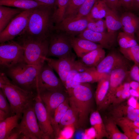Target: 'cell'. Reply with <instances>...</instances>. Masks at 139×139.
Listing matches in <instances>:
<instances>
[{"label": "cell", "mask_w": 139, "mask_h": 139, "mask_svg": "<svg viewBox=\"0 0 139 139\" xmlns=\"http://www.w3.org/2000/svg\"><path fill=\"white\" fill-rule=\"evenodd\" d=\"M55 10L54 7L45 5L34 8L26 28L19 35L37 39H49L55 29Z\"/></svg>", "instance_id": "1"}, {"label": "cell", "mask_w": 139, "mask_h": 139, "mask_svg": "<svg viewBox=\"0 0 139 139\" xmlns=\"http://www.w3.org/2000/svg\"><path fill=\"white\" fill-rule=\"evenodd\" d=\"M42 66L30 65L24 61L4 70L3 72L14 83L37 94V77Z\"/></svg>", "instance_id": "2"}, {"label": "cell", "mask_w": 139, "mask_h": 139, "mask_svg": "<svg viewBox=\"0 0 139 139\" xmlns=\"http://www.w3.org/2000/svg\"><path fill=\"white\" fill-rule=\"evenodd\" d=\"M70 106L76 111L79 128L86 125L92 106L93 94L88 83H83L74 88L68 95Z\"/></svg>", "instance_id": "3"}, {"label": "cell", "mask_w": 139, "mask_h": 139, "mask_svg": "<svg viewBox=\"0 0 139 139\" xmlns=\"http://www.w3.org/2000/svg\"><path fill=\"white\" fill-rule=\"evenodd\" d=\"M0 88L3 90L9 102L12 116L18 114L22 116L25 109L34 101L37 94L23 89L7 77L3 81Z\"/></svg>", "instance_id": "4"}, {"label": "cell", "mask_w": 139, "mask_h": 139, "mask_svg": "<svg viewBox=\"0 0 139 139\" xmlns=\"http://www.w3.org/2000/svg\"><path fill=\"white\" fill-rule=\"evenodd\" d=\"M16 38L15 40L23 48L25 62L30 65L42 66L48 52L49 39H37L21 35Z\"/></svg>", "instance_id": "5"}, {"label": "cell", "mask_w": 139, "mask_h": 139, "mask_svg": "<svg viewBox=\"0 0 139 139\" xmlns=\"http://www.w3.org/2000/svg\"><path fill=\"white\" fill-rule=\"evenodd\" d=\"M34 104V101L25 108L21 121L17 127L20 135V139H48L40 129L35 113Z\"/></svg>", "instance_id": "6"}, {"label": "cell", "mask_w": 139, "mask_h": 139, "mask_svg": "<svg viewBox=\"0 0 139 139\" xmlns=\"http://www.w3.org/2000/svg\"><path fill=\"white\" fill-rule=\"evenodd\" d=\"M72 37L65 32L55 29L49 38L47 57H55L61 58L73 54L72 51Z\"/></svg>", "instance_id": "7"}, {"label": "cell", "mask_w": 139, "mask_h": 139, "mask_svg": "<svg viewBox=\"0 0 139 139\" xmlns=\"http://www.w3.org/2000/svg\"><path fill=\"white\" fill-rule=\"evenodd\" d=\"M24 61L23 48L16 40L0 43V66L3 70Z\"/></svg>", "instance_id": "8"}, {"label": "cell", "mask_w": 139, "mask_h": 139, "mask_svg": "<svg viewBox=\"0 0 139 139\" xmlns=\"http://www.w3.org/2000/svg\"><path fill=\"white\" fill-rule=\"evenodd\" d=\"M33 9L24 10L14 18L0 33V43L14 40L26 28Z\"/></svg>", "instance_id": "9"}, {"label": "cell", "mask_w": 139, "mask_h": 139, "mask_svg": "<svg viewBox=\"0 0 139 139\" xmlns=\"http://www.w3.org/2000/svg\"><path fill=\"white\" fill-rule=\"evenodd\" d=\"M37 91L66 90L60 80L54 73L53 69L46 62L41 67L37 77Z\"/></svg>", "instance_id": "10"}, {"label": "cell", "mask_w": 139, "mask_h": 139, "mask_svg": "<svg viewBox=\"0 0 139 139\" xmlns=\"http://www.w3.org/2000/svg\"><path fill=\"white\" fill-rule=\"evenodd\" d=\"M37 93L45 107L50 121L56 109L68 97L66 90H45Z\"/></svg>", "instance_id": "11"}, {"label": "cell", "mask_w": 139, "mask_h": 139, "mask_svg": "<svg viewBox=\"0 0 139 139\" xmlns=\"http://www.w3.org/2000/svg\"><path fill=\"white\" fill-rule=\"evenodd\" d=\"M74 54L64 58L54 59L47 57L45 61L57 73L64 86L69 72L77 69V60Z\"/></svg>", "instance_id": "12"}, {"label": "cell", "mask_w": 139, "mask_h": 139, "mask_svg": "<svg viewBox=\"0 0 139 139\" xmlns=\"http://www.w3.org/2000/svg\"><path fill=\"white\" fill-rule=\"evenodd\" d=\"M34 106L35 113L41 131L48 139L55 138L47 110L38 93L35 98Z\"/></svg>", "instance_id": "13"}, {"label": "cell", "mask_w": 139, "mask_h": 139, "mask_svg": "<svg viewBox=\"0 0 139 139\" xmlns=\"http://www.w3.org/2000/svg\"><path fill=\"white\" fill-rule=\"evenodd\" d=\"M91 19L88 16L77 19L65 18L56 25L55 29L75 37L86 29Z\"/></svg>", "instance_id": "14"}, {"label": "cell", "mask_w": 139, "mask_h": 139, "mask_svg": "<svg viewBox=\"0 0 139 139\" xmlns=\"http://www.w3.org/2000/svg\"><path fill=\"white\" fill-rule=\"evenodd\" d=\"M115 34L107 32H99L86 29L77 36V37L89 40L100 45L103 48H109L115 40Z\"/></svg>", "instance_id": "15"}, {"label": "cell", "mask_w": 139, "mask_h": 139, "mask_svg": "<svg viewBox=\"0 0 139 139\" xmlns=\"http://www.w3.org/2000/svg\"><path fill=\"white\" fill-rule=\"evenodd\" d=\"M127 62L121 55L112 53L105 56L96 67V70L102 73H108L109 72L118 68H125Z\"/></svg>", "instance_id": "16"}, {"label": "cell", "mask_w": 139, "mask_h": 139, "mask_svg": "<svg viewBox=\"0 0 139 139\" xmlns=\"http://www.w3.org/2000/svg\"><path fill=\"white\" fill-rule=\"evenodd\" d=\"M126 74L125 68H116L110 72L109 75V89L102 105V109L111 103L117 88L121 84Z\"/></svg>", "instance_id": "17"}, {"label": "cell", "mask_w": 139, "mask_h": 139, "mask_svg": "<svg viewBox=\"0 0 139 139\" xmlns=\"http://www.w3.org/2000/svg\"><path fill=\"white\" fill-rule=\"evenodd\" d=\"M71 42L72 48L76 56L80 58L92 50L102 48L99 44L77 37H72Z\"/></svg>", "instance_id": "18"}, {"label": "cell", "mask_w": 139, "mask_h": 139, "mask_svg": "<svg viewBox=\"0 0 139 139\" xmlns=\"http://www.w3.org/2000/svg\"><path fill=\"white\" fill-rule=\"evenodd\" d=\"M105 51L100 47L87 53L80 58L79 61L84 66L88 68H94L105 56Z\"/></svg>", "instance_id": "19"}, {"label": "cell", "mask_w": 139, "mask_h": 139, "mask_svg": "<svg viewBox=\"0 0 139 139\" xmlns=\"http://www.w3.org/2000/svg\"><path fill=\"white\" fill-rule=\"evenodd\" d=\"M120 18L123 32L134 36L139 29L138 18L132 13L127 12L123 13Z\"/></svg>", "instance_id": "20"}, {"label": "cell", "mask_w": 139, "mask_h": 139, "mask_svg": "<svg viewBox=\"0 0 139 139\" xmlns=\"http://www.w3.org/2000/svg\"><path fill=\"white\" fill-rule=\"evenodd\" d=\"M109 75L98 72L94 68H90L82 72L79 73L74 76V80L81 83H88L98 82Z\"/></svg>", "instance_id": "21"}, {"label": "cell", "mask_w": 139, "mask_h": 139, "mask_svg": "<svg viewBox=\"0 0 139 139\" xmlns=\"http://www.w3.org/2000/svg\"><path fill=\"white\" fill-rule=\"evenodd\" d=\"M68 97L55 110L53 116L50 120L55 138H57L60 129L59 123L66 111L70 107Z\"/></svg>", "instance_id": "22"}, {"label": "cell", "mask_w": 139, "mask_h": 139, "mask_svg": "<svg viewBox=\"0 0 139 139\" xmlns=\"http://www.w3.org/2000/svg\"><path fill=\"white\" fill-rule=\"evenodd\" d=\"M22 117L16 114L0 121V139H7L12 130L18 126V121Z\"/></svg>", "instance_id": "23"}, {"label": "cell", "mask_w": 139, "mask_h": 139, "mask_svg": "<svg viewBox=\"0 0 139 139\" xmlns=\"http://www.w3.org/2000/svg\"><path fill=\"white\" fill-rule=\"evenodd\" d=\"M24 10L0 5V33L6 28L12 20Z\"/></svg>", "instance_id": "24"}, {"label": "cell", "mask_w": 139, "mask_h": 139, "mask_svg": "<svg viewBox=\"0 0 139 139\" xmlns=\"http://www.w3.org/2000/svg\"><path fill=\"white\" fill-rule=\"evenodd\" d=\"M90 121L95 131L96 139H101L104 137L108 138L105 124L98 111H94L91 113Z\"/></svg>", "instance_id": "25"}, {"label": "cell", "mask_w": 139, "mask_h": 139, "mask_svg": "<svg viewBox=\"0 0 139 139\" xmlns=\"http://www.w3.org/2000/svg\"><path fill=\"white\" fill-rule=\"evenodd\" d=\"M44 5H45L33 0H0V5L23 10L33 9Z\"/></svg>", "instance_id": "26"}, {"label": "cell", "mask_w": 139, "mask_h": 139, "mask_svg": "<svg viewBox=\"0 0 139 139\" xmlns=\"http://www.w3.org/2000/svg\"><path fill=\"white\" fill-rule=\"evenodd\" d=\"M115 11L108 7L105 17L108 32L112 34H115L122 27L120 18Z\"/></svg>", "instance_id": "27"}, {"label": "cell", "mask_w": 139, "mask_h": 139, "mask_svg": "<svg viewBox=\"0 0 139 139\" xmlns=\"http://www.w3.org/2000/svg\"><path fill=\"white\" fill-rule=\"evenodd\" d=\"M98 82L95 92V99L98 109H101L109 89V75Z\"/></svg>", "instance_id": "28"}, {"label": "cell", "mask_w": 139, "mask_h": 139, "mask_svg": "<svg viewBox=\"0 0 139 139\" xmlns=\"http://www.w3.org/2000/svg\"><path fill=\"white\" fill-rule=\"evenodd\" d=\"M115 113L118 118L125 117L132 121L139 120V109L129 106L121 105L115 109Z\"/></svg>", "instance_id": "29"}, {"label": "cell", "mask_w": 139, "mask_h": 139, "mask_svg": "<svg viewBox=\"0 0 139 139\" xmlns=\"http://www.w3.org/2000/svg\"><path fill=\"white\" fill-rule=\"evenodd\" d=\"M70 125L74 126L76 128H79L77 114L70 106L60 120L59 126L61 130L64 126Z\"/></svg>", "instance_id": "30"}, {"label": "cell", "mask_w": 139, "mask_h": 139, "mask_svg": "<svg viewBox=\"0 0 139 139\" xmlns=\"http://www.w3.org/2000/svg\"><path fill=\"white\" fill-rule=\"evenodd\" d=\"M108 7L104 0H98L95 4L88 16L92 19H102L106 16Z\"/></svg>", "instance_id": "31"}, {"label": "cell", "mask_w": 139, "mask_h": 139, "mask_svg": "<svg viewBox=\"0 0 139 139\" xmlns=\"http://www.w3.org/2000/svg\"><path fill=\"white\" fill-rule=\"evenodd\" d=\"M108 138L111 139H128L124 133H121L113 120H109L105 124Z\"/></svg>", "instance_id": "32"}, {"label": "cell", "mask_w": 139, "mask_h": 139, "mask_svg": "<svg viewBox=\"0 0 139 139\" xmlns=\"http://www.w3.org/2000/svg\"><path fill=\"white\" fill-rule=\"evenodd\" d=\"M69 0H56L54 15L55 26L60 23L64 18L66 9Z\"/></svg>", "instance_id": "33"}, {"label": "cell", "mask_w": 139, "mask_h": 139, "mask_svg": "<svg viewBox=\"0 0 139 139\" xmlns=\"http://www.w3.org/2000/svg\"><path fill=\"white\" fill-rule=\"evenodd\" d=\"M117 40L120 49H126L138 45L134 36L123 31L119 33Z\"/></svg>", "instance_id": "34"}, {"label": "cell", "mask_w": 139, "mask_h": 139, "mask_svg": "<svg viewBox=\"0 0 139 139\" xmlns=\"http://www.w3.org/2000/svg\"><path fill=\"white\" fill-rule=\"evenodd\" d=\"M85 1L69 0L66 9L64 19L72 18L75 17Z\"/></svg>", "instance_id": "35"}, {"label": "cell", "mask_w": 139, "mask_h": 139, "mask_svg": "<svg viewBox=\"0 0 139 139\" xmlns=\"http://www.w3.org/2000/svg\"><path fill=\"white\" fill-rule=\"evenodd\" d=\"M79 73L77 69H73L69 72L67 77L64 86L68 95L71 93L74 88L83 83L77 82L74 79L75 75Z\"/></svg>", "instance_id": "36"}, {"label": "cell", "mask_w": 139, "mask_h": 139, "mask_svg": "<svg viewBox=\"0 0 139 139\" xmlns=\"http://www.w3.org/2000/svg\"><path fill=\"white\" fill-rule=\"evenodd\" d=\"M120 50L124 56L134 62L135 64L139 65V45H137Z\"/></svg>", "instance_id": "37"}, {"label": "cell", "mask_w": 139, "mask_h": 139, "mask_svg": "<svg viewBox=\"0 0 139 139\" xmlns=\"http://www.w3.org/2000/svg\"><path fill=\"white\" fill-rule=\"evenodd\" d=\"M98 0H85L79 9L77 15L74 18H71L77 19L88 16L96 2Z\"/></svg>", "instance_id": "38"}, {"label": "cell", "mask_w": 139, "mask_h": 139, "mask_svg": "<svg viewBox=\"0 0 139 139\" xmlns=\"http://www.w3.org/2000/svg\"><path fill=\"white\" fill-rule=\"evenodd\" d=\"M107 29L105 20L102 19H91L86 29L95 32H105Z\"/></svg>", "instance_id": "39"}, {"label": "cell", "mask_w": 139, "mask_h": 139, "mask_svg": "<svg viewBox=\"0 0 139 139\" xmlns=\"http://www.w3.org/2000/svg\"><path fill=\"white\" fill-rule=\"evenodd\" d=\"M76 127L73 125H70L64 127L61 129L57 139H70L73 136Z\"/></svg>", "instance_id": "40"}, {"label": "cell", "mask_w": 139, "mask_h": 139, "mask_svg": "<svg viewBox=\"0 0 139 139\" xmlns=\"http://www.w3.org/2000/svg\"><path fill=\"white\" fill-rule=\"evenodd\" d=\"M2 90L0 88V110L5 112L9 117L12 116L11 106Z\"/></svg>", "instance_id": "41"}, {"label": "cell", "mask_w": 139, "mask_h": 139, "mask_svg": "<svg viewBox=\"0 0 139 139\" xmlns=\"http://www.w3.org/2000/svg\"><path fill=\"white\" fill-rule=\"evenodd\" d=\"M123 85V90L122 94L113 103L114 104H117L120 103L129 98L130 95L129 91L131 87L129 83H125Z\"/></svg>", "instance_id": "42"}, {"label": "cell", "mask_w": 139, "mask_h": 139, "mask_svg": "<svg viewBox=\"0 0 139 139\" xmlns=\"http://www.w3.org/2000/svg\"><path fill=\"white\" fill-rule=\"evenodd\" d=\"M119 126L128 139H139V134L126 126L121 125Z\"/></svg>", "instance_id": "43"}, {"label": "cell", "mask_w": 139, "mask_h": 139, "mask_svg": "<svg viewBox=\"0 0 139 139\" xmlns=\"http://www.w3.org/2000/svg\"><path fill=\"white\" fill-rule=\"evenodd\" d=\"M135 64L131 68L130 71V75L134 80L139 82V66Z\"/></svg>", "instance_id": "44"}, {"label": "cell", "mask_w": 139, "mask_h": 139, "mask_svg": "<svg viewBox=\"0 0 139 139\" xmlns=\"http://www.w3.org/2000/svg\"><path fill=\"white\" fill-rule=\"evenodd\" d=\"M83 138L84 139H93L96 138V133L94 128L91 127L85 129Z\"/></svg>", "instance_id": "45"}, {"label": "cell", "mask_w": 139, "mask_h": 139, "mask_svg": "<svg viewBox=\"0 0 139 139\" xmlns=\"http://www.w3.org/2000/svg\"><path fill=\"white\" fill-rule=\"evenodd\" d=\"M108 6L116 11L120 5L119 0H104Z\"/></svg>", "instance_id": "46"}, {"label": "cell", "mask_w": 139, "mask_h": 139, "mask_svg": "<svg viewBox=\"0 0 139 139\" xmlns=\"http://www.w3.org/2000/svg\"><path fill=\"white\" fill-rule=\"evenodd\" d=\"M127 103L128 105L135 109H139V103L134 97H130L128 100Z\"/></svg>", "instance_id": "47"}, {"label": "cell", "mask_w": 139, "mask_h": 139, "mask_svg": "<svg viewBox=\"0 0 139 139\" xmlns=\"http://www.w3.org/2000/svg\"><path fill=\"white\" fill-rule=\"evenodd\" d=\"M17 127L12 130L9 135L7 139H20V134L17 129Z\"/></svg>", "instance_id": "48"}, {"label": "cell", "mask_w": 139, "mask_h": 139, "mask_svg": "<svg viewBox=\"0 0 139 139\" xmlns=\"http://www.w3.org/2000/svg\"><path fill=\"white\" fill-rule=\"evenodd\" d=\"M45 5L55 8L56 0H33Z\"/></svg>", "instance_id": "49"}, {"label": "cell", "mask_w": 139, "mask_h": 139, "mask_svg": "<svg viewBox=\"0 0 139 139\" xmlns=\"http://www.w3.org/2000/svg\"><path fill=\"white\" fill-rule=\"evenodd\" d=\"M133 0H119L120 5L128 9H132Z\"/></svg>", "instance_id": "50"}, {"label": "cell", "mask_w": 139, "mask_h": 139, "mask_svg": "<svg viewBox=\"0 0 139 139\" xmlns=\"http://www.w3.org/2000/svg\"><path fill=\"white\" fill-rule=\"evenodd\" d=\"M129 85L131 88L136 90L139 87V82L136 81H133L130 82Z\"/></svg>", "instance_id": "51"}, {"label": "cell", "mask_w": 139, "mask_h": 139, "mask_svg": "<svg viewBox=\"0 0 139 139\" xmlns=\"http://www.w3.org/2000/svg\"><path fill=\"white\" fill-rule=\"evenodd\" d=\"M8 117H9L5 112L0 110V121L4 120Z\"/></svg>", "instance_id": "52"}, {"label": "cell", "mask_w": 139, "mask_h": 139, "mask_svg": "<svg viewBox=\"0 0 139 139\" xmlns=\"http://www.w3.org/2000/svg\"><path fill=\"white\" fill-rule=\"evenodd\" d=\"M132 9L136 10H139V0H133Z\"/></svg>", "instance_id": "53"}, {"label": "cell", "mask_w": 139, "mask_h": 139, "mask_svg": "<svg viewBox=\"0 0 139 139\" xmlns=\"http://www.w3.org/2000/svg\"><path fill=\"white\" fill-rule=\"evenodd\" d=\"M129 92L130 95L132 96L139 98V93L136 90L133 89H130Z\"/></svg>", "instance_id": "54"}, {"label": "cell", "mask_w": 139, "mask_h": 139, "mask_svg": "<svg viewBox=\"0 0 139 139\" xmlns=\"http://www.w3.org/2000/svg\"><path fill=\"white\" fill-rule=\"evenodd\" d=\"M137 32V36L139 40V29Z\"/></svg>", "instance_id": "55"}, {"label": "cell", "mask_w": 139, "mask_h": 139, "mask_svg": "<svg viewBox=\"0 0 139 139\" xmlns=\"http://www.w3.org/2000/svg\"><path fill=\"white\" fill-rule=\"evenodd\" d=\"M138 18H139V17Z\"/></svg>", "instance_id": "56"}]
</instances>
